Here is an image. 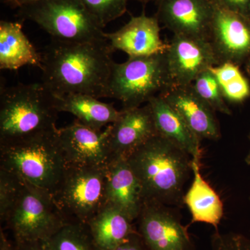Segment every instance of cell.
Segmentation results:
<instances>
[{
	"label": "cell",
	"mask_w": 250,
	"mask_h": 250,
	"mask_svg": "<svg viewBox=\"0 0 250 250\" xmlns=\"http://www.w3.org/2000/svg\"><path fill=\"white\" fill-rule=\"evenodd\" d=\"M113 50L106 39L67 42L52 39L42 56V83L53 95L107 98Z\"/></svg>",
	"instance_id": "obj_1"
},
{
	"label": "cell",
	"mask_w": 250,
	"mask_h": 250,
	"mask_svg": "<svg viewBox=\"0 0 250 250\" xmlns=\"http://www.w3.org/2000/svg\"><path fill=\"white\" fill-rule=\"evenodd\" d=\"M126 159L139 179L145 202L183 205L184 186L192 172L190 154L157 134Z\"/></svg>",
	"instance_id": "obj_2"
},
{
	"label": "cell",
	"mask_w": 250,
	"mask_h": 250,
	"mask_svg": "<svg viewBox=\"0 0 250 250\" xmlns=\"http://www.w3.org/2000/svg\"><path fill=\"white\" fill-rule=\"evenodd\" d=\"M67 167L58 128L0 144V168L53 195Z\"/></svg>",
	"instance_id": "obj_3"
},
{
	"label": "cell",
	"mask_w": 250,
	"mask_h": 250,
	"mask_svg": "<svg viewBox=\"0 0 250 250\" xmlns=\"http://www.w3.org/2000/svg\"><path fill=\"white\" fill-rule=\"evenodd\" d=\"M59 113L42 82L1 87L0 144L57 129Z\"/></svg>",
	"instance_id": "obj_4"
},
{
	"label": "cell",
	"mask_w": 250,
	"mask_h": 250,
	"mask_svg": "<svg viewBox=\"0 0 250 250\" xmlns=\"http://www.w3.org/2000/svg\"><path fill=\"white\" fill-rule=\"evenodd\" d=\"M18 9V17L36 23L52 39L67 42L106 39L104 27L80 0H41Z\"/></svg>",
	"instance_id": "obj_5"
},
{
	"label": "cell",
	"mask_w": 250,
	"mask_h": 250,
	"mask_svg": "<svg viewBox=\"0 0 250 250\" xmlns=\"http://www.w3.org/2000/svg\"><path fill=\"white\" fill-rule=\"evenodd\" d=\"M107 166H68L52 197L67 223L87 225L107 206Z\"/></svg>",
	"instance_id": "obj_6"
},
{
	"label": "cell",
	"mask_w": 250,
	"mask_h": 250,
	"mask_svg": "<svg viewBox=\"0 0 250 250\" xmlns=\"http://www.w3.org/2000/svg\"><path fill=\"white\" fill-rule=\"evenodd\" d=\"M170 88L164 53L114 62L107 98L121 102L123 109L139 107Z\"/></svg>",
	"instance_id": "obj_7"
},
{
	"label": "cell",
	"mask_w": 250,
	"mask_h": 250,
	"mask_svg": "<svg viewBox=\"0 0 250 250\" xmlns=\"http://www.w3.org/2000/svg\"><path fill=\"white\" fill-rule=\"evenodd\" d=\"M14 243L45 242L67 221L48 192L22 182L17 200L4 223Z\"/></svg>",
	"instance_id": "obj_8"
},
{
	"label": "cell",
	"mask_w": 250,
	"mask_h": 250,
	"mask_svg": "<svg viewBox=\"0 0 250 250\" xmlns=\"http://www.w3.org/2000/svg\"><path fill=\"white\" fill-rule=\"evenodd\" d=\"M137 220L149 250H195L187 227L170 206L145 202Z\"/></svg>",
	"instance_id": "obj_9"
},
{
	"label": "cell",
	"mask_w": 250,
	"mask_h": 250,
	"mask_svg": "<svg viewBox=\"0 0 250 250\" xmlns=\"http://www.w3.org/2000/svg\"><path fill=\"white\" fill-rule=\"evenodd\" d=\"M170 87L191 85L202 72L219 65L208 41L173 35L164 52Z\"/></svg>",
	"instance_id": "obj_10"
},
{
	"label": "cell",
	"mask_w": 250,
	"mask_h": 250,
	"mask_svg": "<svg viewBox=\"0 0 250 250\" xmlns=\"http://www.w3.org/2000/svg\"><path fill=\"white\" fill-rule=\"evenodd\" d=\"M112 124L104 129L85 126L75 120L58 129L67 166H107L113 159L110 146Z\"/></svg>",
	"instance_id": "obj_11"
},
{
	"label": "cell",
	"mask_w": 250,
	"mask_h": 250,
	"mask_svg": "<svg viewBox=\"0 0 250 250\" xmlns=\"http://www.w3.org/2000/svg\"><path fill=\"white\" fill-rule=\"evenodd\" d=\"M213 3L209 42L219 62L239 65L250 55V18Z\"/></svg>",
	"instance_id": "obj_12"
},
{
	"label": "cell",
	"mask_w": 250,
	"mask_h": 250,
	"mask_svg": "<svg viewBox=\"0 0 250 250\" xmlns=\"http://www.w3.org/2000/svg\"><path fill=\"white\" fill-rule=\"evenodd\" d=\"M156 16L174 35L209 41L212 0H159Z\"/></svg>",
	"instance_id": "obj_13"
},
{
	"label": "cell",
	"mask_w": 250,
	"mask_h": 250,
	"mask_svg": "<svg viewBox=\"0 0 250 250\" xmlns=\"http://www.w3.org/2000/svg\"><path fill=\"white\" fill-rule=\"evenodd\" d=\"M161 28L156 16H132L119 30L105 33L113 51L119 50L134 57H150L164 53L168 47L161 38Z\"/></svg>",
	"instance_id": "obj_14"
},
{
	"label": "cell",
	"mask_w": 250,
	"mask_h": 250,
	"mask_svg": "<svg viewBox=\"0 0 250 250\" xmlns=\"http://www.w3.org/2000/svg\"><path fill=\"white\" fill-rule=\"evenodd\" d=\"M200 140L221 137L215 112L199 97L192 85L170 87L160 94Z\"/></svg>",
	"instance_id": "obj_15"
},
{
	"label": "cell",
	"mask_w": 250,
	"mask_h": 250,
	"mask_svg": "<svg viewBox=\"0 0 250 250\" xmlns=\"http://www.w3.org/2000/svg\"><path fill=\"white\" fill-rule=\"evenodd\" d=\"M149 104L122 109L118 121L112 124L110 146L113 159L125 158L157 135Z\"/></svg>",
	"instance_id": "obj_16"
},
{
	"label": "cell",
	"mask_w": 250,
	"mask_h": 250,
	"mask_svg": "<svg viewBox=\"0 0 250 250\" xmlns=\"http://www.w3.org/2000/svg\"><path fill=\"white\" fill-rule=\"evenodd\" d=\"M107 206L126 215L131 221L139 219L144 205L142 188L125 158L112 159L107 166Z\"/></svg>",
	"instance_id": "obj_17"
},
{
	"label": "cell",
	"mask_w": 250,
	"mask_h": 250,
	"mask_svg": "<svg viewBox=\"0 0 250 250\" xmlns=\"http://www.w3.org/2000/svg\"><path fill=\"white\" fill-rule=\"evenodd\" d=\"M152 109L157 134L182 148L192 159L200 161V140L183 118L164 100L156 95L148 102Z\"/></svg>",
	"instance_id": "obj_18"
},
{
	"label": "cell",
	"mask_w": 250,
	"mask_h": 250,
	"mask_svg": "<svg viewBox=\"0 0 250 250\" xmlns=\"http://www.w3.org/2000/svg\"><path fill=\"white\" fill-rule=\"evenodd\" d=\"M192 172L193 180L183 200L191 214V223L208 224L215 231H219V225L224 215L223 202L214 188L202 177L200 161L192 159Z\"/></svg>",
	"instance_id": "obj_19"
},
{
	"label": "cell",
	"mask_w": 250,
	"mask_h": 250,
	"mask_svg": "<svg viewBox=\"0 0 250 250\" xmlns=\"http://www.w3.org/2000/svg\"><path fill=\"white\" fill-rule=\"evenodd\" d=\"M54 95L57 109L71 113L77 121L85 126L103 129L113 124L121 117L122 110L116 109L112 104L103 103L98 98L85 94Z\"/></svg>",
	"instance_id": "obj_20"
},
{
	"label": "cell",
	"mask_w": 250,
	"mask_h": 250,
	"mask_svg": "<svg viewBox=\"0 0 250 250\" xmlns=\"http://www.w3.org/2000/svg\"><path fill=\"white\" fill-rule=\"evenodd\" d=\"M25 65L42 67V56L27 39L19 22H0V69L16 70Z\"/></svg>",
	"instance_id": "obj_21"
},
{
	"label": "cell",
	"mask_w": 250,
	"mask_h": 250,
	"mask_svg": "<svg viewBox=\"0 0 250 250\" xmlns=\"http://www.w3.org/2000/svg\"><path fill=\"white\" fill-rule=\"evenodd\" d=\"M133 223L120 210L106 206L87 226L99 250H111L138 231Z\"/></svg>",
	"instance_id": "obj_22"
},
{
	"label": "cell",
	"mask_w": 250,
	"mask_h": 250,
	"mask_svg": "<svg viewBox=\"0 0 250 250\" xmlns=\"http://www.w3.org/2000/svg\"><path fill=\"white\" fill-rule=\"evenodd\" d=\"M218 80L226 101L241 103L250 95V86L239 67L233 62H225L210 67Z\"/></svg>",
	"instance_id": "obj_23"
},
{
	"label": "cell",
	"mask_w": 250,
	"mask_h": 250,
	"mask_svg": "<svg viewBox=\"0 0 250 250\" xmlns=\"http://www.w3.org/2000/svg\"><path fill=\"white\" fill-rule=\"evenodd\" d=\"M48 250H99L85 224L67 223L47 241Z\"/></svg>",
	"instance_id": "obj_24"
},
{
	"label": "cell",
	"mask_w": 250,
	"mask_h": 250,
	"mask_svg": "<svg viewBox=\"0 0 250 250\" xmlns=\"http://www.w3.org/2000/svg\"><path fill=\"white\" fill-rule=\"evenodd\" d=\"M192 88L202 100L215 112L231 116V109L224 98L218 80L210 69L202 72L192 83Z\"/></svg>",
	"instance_id": "obj_25"
},
{
	"label": "cell",
	"mask_w": 250,
	"mask_h": 250,
	"mask_svg": "<svg viewBox=\"0 0 250 250\" xmlns=\"http://www.w3.org/2000/svg\"><path fill=\"white\" fill-rule=\"evenodd\" d=\"M83 6L105 27L126 13L129 0H80Z\"/></svg>",
	"instance_id": "obj_26"
},
{
	"label": "cell",
	"mask_w": 250,
	"mask_h": 250,
	"mask_svg": "<svg viewBox=\"0 0 250 250\" xmlns=\"http://www.w3.org/2000/svg\"><path fill=\"white\" fill-rule=\"evenodd\" d=\"M22 187V181L17 176L0 168V220L4 223L10 210L17 200Z\"/></svg>",
	"instance_id": "obj_27"
},
{
	"label": "cell",
	"mask_w": 250,
	"mask_h": 250,
	"mask_svg": "<svg viewBox=\"0 0 250 250\" xmlns=\"http://www.w3.org/2000/svg\"><path fill=\"white\" fill-rule=\"evenodd\" d=\"M210 250H250V238L241 233L215 231L210 238Z\"/></svg>",
	"instance_id": "obj_28"
},
{
	"label": "cell",
	"mask_w": 250,
	"mask_h": 250,
	"mask_svg": "<svg viewBox=\"0 0 250 250\" xmlns=\"http://www.w3.org/2000/svg\"><path fill=\"white\" fill-rule=\"evenodd\" d=\"M229 11L250 18V0H215Z\"/></svg>",
	"instance_id": "obj_29"
},
{
	"label": "cell",
	"mask_w": 250,
	"mask_h": 250,
	"mask_svg": "<svg viewBox=\"0 0 250 250\" xmlns=\"http://www.w3.org/2000/svg\"><path fill=\"white\" fill-rule=\"evenodd\" d=\"M111 250H149L139 231L128 237L119 246Z\"/></svg>",
	"instance_id": "obj_30"
},
{
	"label": "cell",
	"mask_w": 250,
	"mask_h": 250,
	"mask_svg": "<svg viewBox=\"0 0 250 250\" xmlns=\"http://www.w3.org/2000/svg\"><path fill=\"white\" fill-rule=\"evenodd\" d=\"M18 250H48L44 242H25L14 243Z\"/></svg>",
	"instance_id": "obj_31"
},
{
	"label": "cell",
	"mask_w": 250,
	"mask_h": 250,
	"mask_svg": "<svg viewBox=\"0 0 250 250\" xmlns=\"http://www.w3.org/2000/svg\"><path fill=\"white\" fill-rule=\"evenodd\" d=\"M0 250H18L15 243H11L3 231L0 229Z\"/></svg>",
	"instance_id": "obj_32"
},
{
	"label": "cell",
	"mask_w": 250,
	"mask_h": 250,
	"mask_svg": "<svg viewBox=\"0 0 250 250\" xmlns=\"http://www.w3.org/2000/svg\"><path fill=\"white\" fill-rule=\"evenodd\" d=\"M39 1L41 0H8L5 4L9 6L11 9H20L23 6Z\"/></svg>",
	"instance_id": "obj_33"
},
{
	"label": "cell",
	"mask_w": 250,
	"mask_h": 250,
	"mask_svg": "<svg viewBox=\"0 0 250 250\" xmlns=\"http://www.w3.org/2000/svg\"><path fill=\"white\" fill-rule=\"evenodd\" d=\"M135 1H139V2L143 3V4H147V3L150 2V1H159V0H135Z\"/></svg>",
	"instance_id": "obj_34"
},
{
	"label": "cell",
	"mask_w": 250,
	"mask_h": 250,
	"mask_svg": "<svg viewBox=\"0 0 250 250\" xmlns=\"http://www.w3.org/2000/svg\"><path fill=\"white\" fill-rule=\"evenodd\" d=\"M245 161L248 165L250 166V150L249 153H248V155L246 156V159H245Z\"/></svg>",
	"instance_id": "obj_35"
},
{
	"label": "cell",
	"mask_w": 250,
	"mask_h": 250,
	"mask_svg": "<svg viewBox=\"0 0 250 250\" xmlns=\"http://www.w3.org/2000/svg\"><path fill=\"white\" fill-rule=\"evenodd\" d=\"M247 67H248V71L249 72L250 75V61L248 62V65H247Z\"/></svg>",
	"instance_id": "obj_36"
},
{
	"label": "cell",
	"mask_w": 250,
	"mask_h": 250,
	"mask_svg": "<svg viewBox=\"0 0 250 250\" xmlns=\"http://www.w3.org/2000/svg\"><path fill=\"white\" fill-rule=\"evenodd\" d=\"M7 1L8 0H1V1L3 3V4H6V1Z\"/></svg>",
	"instance_id": "obj_37"
},
{
	"label": "cell",
	"mask_w": 250,
	"mask_h": 250,
	"mask_svg": "<svg viewBox=\"0 0 250 250\" xmlns=\"http://www.w3.org/2000/svg\"></svg>",
	"instance_id": "obj_38"
},
{
	"label": "cell",
	"mask_w": 250,
	"mask_h": 250,
	"mask_svg": "<svg viewBox=\"0 0 250 250\" xmlns=\"http://www.w3.org/2000/svg\"></svg>",
	"instance_id": "obj_39"
}]
</instances>
